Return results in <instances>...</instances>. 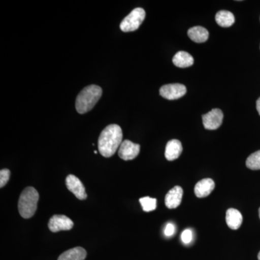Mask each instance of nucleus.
<instances>
[{"instance_id":"nucleus-2","label":"nucleus","mask_w":260,"mask_h":260,"mask_svg":"<svg viewBox=\"0 0 260 260\" xmlns=\"http://www.w3.org/2000/svg\"><path fill=\"white\" fill-rule=\"evenodd\" d=\"M102 89L99 85L85 87L77 97L75 102L77 112L80 114L90 112L102 97Z\"/></svg>"},{"instance_id":"nucleus-16","label":"nucleus","mask_w":260,"mask_h":260,"mask_svg":"<svg viewBox=\"0 0 260 260\" xmlns=\"http://www.w3.org/2000/svg\"><path fill=\"white\" fill-rule=\"evenodd\" d=\"M187 34L191 40L196 43H204L209 37L208 30L202 26H194L189 29Z\"/></svg>"},{"instance_id":"nucleus-20","label":"nucleus","mask_w":260,"mask_h":260,"mask_svg":"<svg viewBox=\"0 0 260 260\" xmlns=\"http://www.w3.org/2000/svg\"><path fill=\"white\" fill-rule=\"evenodd\" d=\"M10 177V172L9 169H4L0 171V187L6 185L7 183L9 181Z\"/></svg>"},{"instance_id":"nucleus-24","label":"nucleus","mask_w":260,"mask_h":260,"mask_svg":"<svg viewBox=\"0 0 260 260\" xmlns=\"http://www.w3.org/2000/svg\"><path fill=\"white\" fill-rule=\"evenodd\" d=\"M258 259L260 260V251L259 252V254H258Z\"/></svg>"},{"instance_id":"nucleus-10","label":"nucleus","mask_w":260,"mask_h":260,"mask_svg":"<svg viewBox=\"0 0 260 260\" xmlns=\"http://www.w3.org/2000/svg\"><path fill=\"white\" fill-rule=\"evenodd\" d=\"M182 188L179 186H174L165 197V204L169 209H174L180 205L183 198Z\"/></svg>"},{"instance_id":"nucleus-23","label":"nucleus","mask_w":260,"mask_h":260,"mask_svg":"<svg viewBox=\"0 0 260 260\" xmlns=\"http://www.w3.org/2000/svg\"><path fill=\"white\" fill-rule=\"evenodd\" d=\"M256 110H257L258 113L260 115V98L256 101Z\"/></svg>"},{"instance_id":"nucleus-17","label":"nucleus","mask_w":260,"mask_h":260,"mask_svg":"<svg viewBox=\"0 0 260 260\" xmlns=\"http://www.w3.org/2000/svg\"><path fill=\"white\" fill-rule=\"evenodd\" d=\"M215 20L220 26L228 28L232 26L233 24L235 23V17L231 12L227 10H220L215 15Z\"/></svg>"},{"instance_id":"nucleus-7","label":"nucleus","mask_w":260,"mask_h":260,"mask_svg":"<svg viewBox=\"0 0 260 260\" xmlns=\"http://www.w3.org/2000/svg\"><path fill=\"white\" fill-rule=\"evenodd\" d=\"M223 120V113L220 109H213L210 112L203 115V122L206 129H218Z\"/></svg>"},{"instance_id":"nucleus-26","label":"nucleus","mask_w":260,"mask_h":260,"mask_svg":"<svg viewBox=\"0 0 260 260\" xmlns=\"http://www.w3.org/2000/svg\"><path fill=\"white\" fill-rule=\"evenodd\" d=\"M259 218H260V208L259 209Z\"/></svg>"},{"instance_id":"nucleus-4","label":"nucleus","mask_w":260,"mask_h":260,"mask_svg":"<svg viewBox=\"0 0 260 260\" xmlns=\"http://www.w3.org/2000/svg\"><path fill=\"white\" fill-rule=\"evenodd\" d=\"M145 15V11L143 8H135L121 21V30L123 32H132L138 30L144 21Z\"/></svg>"},{"instance_id":"nucleus-18","label":"nucleus","mask_w":260,"mask_h":260,"mask_svg":"<svg viewBox=\"0 0 260 260\" xmlns=\"http://www.w3.org/2000/svg\"><path fill=\"white\" fill-rule=\"evenodd\" d=\"M246 167L251 170H260V150L251 154L246 161Z\"/></svg>"},{"instance_id":"nucleus-25","label":"nucleus","mask_w":260,"mask_h":260,"mask_svg":"<svg viewBox=\"0 0 260 260\" xmlns=\"http://www.w3.org/2000/svg\"><path fill=\"white\" fill-rule=\"evenodd\" d=\"M98 152L96 151V150H95V151H94V153L95 154H97Z\"/></svg>"},{"instance_id":"nucleus-5","label":"nucleus","mask_w":260,"mask_h":260,"mask_svg":"<svg viewBox=\"0 0 260 260\" xmlns=\"http://www.w3.org/2000/svg\"><path fill=\"white\" fill-rule=\"evenodd\" d=\"M74 226V223L71 219L64 215H54L49 220L48 227L53 233L61 231H70Z\"/></svg>"},{"instance_id":"nucleus-1","label":"nucleus","mask_w":260,"mask_h":260,"mask_svg":"<svg viewBox=\"0 0 260 260\" xmlns=\"http://www.w3.org/2000/svg\"><path fill=\"white\" fill-rule=\"evenodd\" d=\"M123 133L117 124L107 126L101 133L98 142L99 153L105 158H110L115 154L122 143Z\"/></svg>"},{"instance_id":"nucleus-22","label":"nucleus","mask_w":260,"mask_h":260,"mask_svg":"<svg viewBox=\"0 0 260 260\" xmlns=\"http://www.w3.org/2000/svg\"><path fill=\"white\" fill-rule=\"evenodd\" d=\"M175 226H174V224L172 223H168L165 228V230H164V234H165L166 237H172L175 233Z\"/></svg>"},{"instance_id":"nucleus-19","label":"nucleus","mask_w":260,"mask_h":260,"mask_svg":"<svg viewBox=\"0 0 260 260\" xmlns=\"http://www.w3.org/2000/svg\"><path fill=\"white\" fill-rule=\"evenodd\" d=\"M140 204L145 212H151L156 209L157 200L150 197H145L140 199Z\"/></svg>"},{"instance_id":"nucleus-13","label":"nucleus","mask_w":260,"mask_h":260,"mask_svg":"<svg viewBox=\"0 0 260 260\" xmlns=\"http://www.w3.org/2000/svg\"><path fill=\"white\" fill-rule=\"evenodd\" d=\"M225 220L228 226L232 230H237L242 225L243 221V217L242 213L237 209L230 208L226 211V216Z\"/></svg>"},{"instance_id":"nucleus-11","label":"nucleus","mask_w":260,"mask_h":260,"mask_svg":"<svg viewBox=\"0 0 260 260\" xmlns=\"http://www.w3.org/2000/svg\"><path fill=\"white\" fill-rule=\"evenodd\" d=\"M215 182L212 179H202L198 181L194 186V193L199 198H206L209 196L210 193L215 189Z\"/></svg>"},{"instance_id":"nucleus-6","label":"nucleus","mask_w":260,"mask_h":260,"mask_svg":"<svg viewBox=\"0 0 260 260\" xmlns=\"http://www.w3.org/2000/svg\"><path fill=\"white\" fill-rule=\"evenodd\" d=\"M186 88L182 84H168L160 89V95L167 100H176L184 96Z\"/></svg>"},{"instance_id":"nucleus-14","label":"nucleus","mask_w":260,"mask_h":260,"mask_svg":"<svg viewBox=\"0 0 260 260\" xmlns=\"http://www.w3.org/2000/svg\"><path fill=\"white\" fill-rule=\"evenodd\" d=\"M86 256V250L83 247L77 246L63 252L58 260H85Z\"/></svg>"},{"instance_id":"nucleus-3","label":"nucleus","mask_w":260,"mask_h":260,"mask_svg":"<svg viewBox=\"0 0 260 260\" xmlns=\"http://www.w3.org/2000/svg\"><path fill=\"white\" fill-rule=\"evenodd\" d=\"M39 194L37 189L32 186L25 188L18 201V211L23 218H32L37 210Z\"/></svg>"},{"instance_id":"nucleus-12","label":"nucleus","mask_w":260,"mask_h":260,"mask_svg":"<svg viewBox=\"0 0 260 260\" xmlns=\"http://www.w3.org/2000/svg\"><path fill=\"white\" fill-rule=\"evenodd\" d=\"M183 151L182 145L178 140L168 142L165 150V157L169 161L176 160L180 156Z\"/></svg>"},{"instance_id":"nucleus-9","label":"nucleus","mask_w":260,"mask_h":260,"mask_svg":"<svg viewBox=\"0 0 260 260\" xmlns=\"http://www.w3.org/2000/svg\"><path fill=\"white\" fill-rule=\"evenodd\" d=\"M140 145L133 143L130 140H125L121 143L119 148V156L122 160H133L139 155Z\"/></svg>"},{"instance_id":"nucleus-21","label":"nucleus","mask_w":260,"mask_h":260,"mask_svg":"<svg viewBox=\"0 0 260 260\" xmlns=\"http://www.w3.org/2000/svg\"><path fill=\"white\" fill-rule=\"evenodd\" d=\"M181 240L185 244H189L192 240V232L190 229H186L181 234Z\"/></svg>"},{"instance_id":"nucleus-15","label":"nucleus","mask_w":260,"mask_h":260,"mask_svg":"<svg viewBox=\"0 0 260 260\" xmlns=\"http://www.w3.org/2000/svg\"><path fill=\"white\" fill-rule=\"evenodd\" d=\"M194 58L186 51H179L173 58V63L180 68H189L194 64Z\"/></svg>"},{"instance_id":"nucleus-8","label":"nucleus","mask_w":260,"mask_h":260,"mask_svg":"<svg viewBox=\"0 0 260 260\" xmlns=\"http://www.w3.org/2000/svg\"><path fill=\"white\" fill-rule=\"evenodd\" d=\"M65 182H66V186L68 190L73 193L78 199L80 200L86 199L88 195H87L86 191H85V186L78 177H75L73 174H70V175L67 177Z\"/></svg>"}]
</instances>
